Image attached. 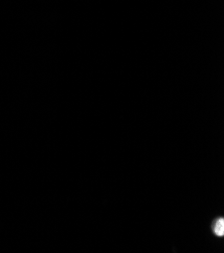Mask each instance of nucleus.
<instances>
[{
    "instance_id": "1",
    "label": "nucleus",
    "mask_w": 224,
    "mask_h": 253,
    "mask_svg": "<svg viewBox=\"0 0 224 253\" xmlns=\"http://www.w3.org/2000/svg\"><path fill=\"white\" fill-rule=\"evenodd\" d=\"M214 231L217 235H223L224 233V221L223 219H219L214 224Z\"/></svg>"
}]
</instances>
